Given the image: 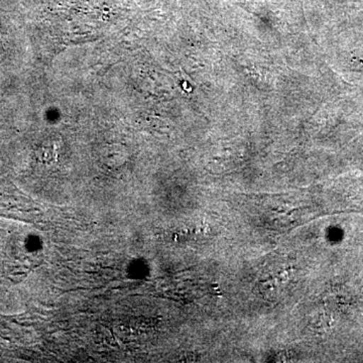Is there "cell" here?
Wrapping results in <instances>:
<instances>
[]
</instances>
